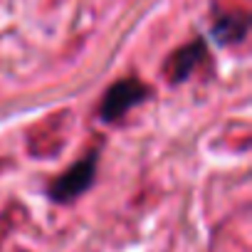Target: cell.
Here are the masks:
<instances>
[{"label": "cell", "instance_id": "obj_2", "mask_svg": "<svg viewBox=\"0 0 252 252\" xmlns=\"http://www.w3.org/2000/svg\"><path fill=\"white\" fill-rule=\"evenodd\" d=\"M94 173H96V154H89L84 161H79L77 166H72L67 173H62L50 186V198L57 200V203L74 200L77 195H82L94 183Z\"/></svg>", "mask_w": 252, "mask_h": 252}, {"label": "cell", "instance_id": "obj_1", "mask_svg": "<svg viewBox=\"0 0 252 252\" xmlns=\"http://www.w3.org/2000/svg\"><path fill=\"white\" fill-rule=\"evenodd\" d=\"M149 89L136 79V77H126L121 82H116L114 87L106 89L104 101H101V116L104 121H119L129 109H134L136 104H141L146 99Z\"/></svg>", "mask_w": 252, "mask_h": 252}, {"label": "cell", "instance_id": "obj_4", "mask_svg": "<svg viewBox=\"0 0 252 252\" xmlns=\"http://www.w3.org/2000/svg\"><path fill=\"white\" fill-rule=\"evenodd\" d=\"M247 32V20L245 15L235 18V15H227V18H220L215 23V35L220 37V42H240Z\"/></svg>", "mask_w": 252, "mask_h": 252}, {"label": "cell", "instance_id": "obj_3", "mask_svg": "<svg viewBox=\"0 0 252 252\" xmlns=\"http://www.w3.org/2000/svg\"><path fill=\"white\" fill-rule=\"evenodd\" d=\"M205 57V45L203 42H190V45H186V47H181L178 52H173L171 57H168V64H166V74H168V79L171 82H183L193 69H195V64L200 62Z\"/></svg>", "mask_w": 252, "mask_h": 252}]
</instances>
